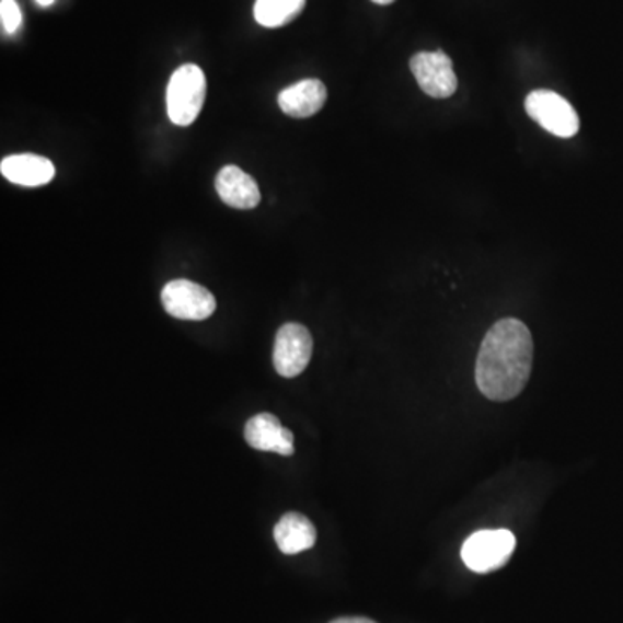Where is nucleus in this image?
Here are the masks:
<instances>
[{
    "label": "nucleus",
    "mask_w": 623,
    "mask_h": 623,
    "mask_svg": "<svg viewBox=\"0 0 623 623\" xmlns=\"http://www.w3.org/2000/svg\"><path fill=\"white\" fill-rule=\"evenodd\" d=\"M533 339L520 319H500L488 330L476 359L480 392L496 402L517 399L532 374Z\"/></svg>",
    "instance_id": "obj_1"
},
{
    "label": "nucleus",
    "mask_w": 623,
    "mask_h": 623,
    "mask_svg": "<svg viewBox=\"0 0 623 623\" xmlns=\"http://www.w3.org/2000/svg\"><path fill=\"white\" fill-rule=\"evenodd\" d=\"M207 97V77L198 65H182L170 77L166 88V112L172 124H195Z\"/></svg>",
    "instance_id": "obj_2"
},
{
    "label": "nucleus",
    "mask_w": 623,
    "mask_h": 623,
    "mask_svg": "<svg viewBox=\"0 0 623 623\" xmlns=\"http://www.w3.org/2000/svg\"><path fill=\"white\" fill-rule=\"evenodd\" d=\"M517 539L509 530H480L464 542L461 557L475 574H491L508 565Z\"/></svg>",
    "instance_id": "obj_3"
},
{
    "label": "nucleus",
    "mask_w": 623,
    "mask_h": 623,
    "mask_svg": "<svg viewBox=\"0 0 623 623\" xmlns=\"http://www.w3.org/2000/svg\"><path fill=\"white\" fill-rule=\"evenodd\" d=\"M524 109L535 124L553 136L570 139L580 130V118L575 107L556 92L545 89L530 92L524 100Z\"/></svg>",
    "instance_id": "obj_4"
},
{
    "label": "nucleus",
    "mask_w": 623,
    "mask_h": 623,
    "mask_svg": "<svg viewBox=\"0 0 623 623\" xmlns=\"http://www.w3.org/2000/svg\"><path fill=\"white\" fill-rule=\"evenodd\" d=\"M314 339L303 324L288 322L279 327L274 342V368L282 378H297L302 374L312 359Z\"/></svg>",
    "instance_id": "obj_5"
},
{
    "label": "nucleus",
    "mask_w": 623,
    "mask_h": 623,
    "mask_svg": "<svg viewBox=\"0 0 623 623\" xmlns=\"http://www.w3.org/2000/svg\"><path fill=\"white\" fill-rule=\"evenodd\" d=\"M166 314L181 321H205L217 310V300L205 286L175 279L161 291Z\"/></svg>",
    "instance_id": "obj_6"
},
{
    "label": "nucleus",
    "mask_w": 623,
    "mask_h": 623,
    "mask_svg": "<svg viewBox=\"0 0 623 623\" xmlns=\"http://www.w3.org/2000/svg\"><path fill=\"white\" fill-rule=\"evenodd\" d=\"M409 65L419 88L429 97L447 100L458 91L454 65L443 50L417 53Z\"/></svg>",
    "instance_id": "obj_7"
},
{
    "label": "nucleus",
    "mask_w": 623,
    "mask_h": 623,
    "mask_svg": "<svg viewBox=\"0 0 623 623\" xmlns=\"http://www.w3.org/2000/svg\"><path fill=\"white\" fill-rule=\"evenodd\" d=\"M244 440L253 449L276 454H295V437L288 428L281 425L277 416L270 413L256 414L244 425Z\"/></svg>",
    "instance_id": "obj_8"
},
{
    "label": "nucleus",
    "mask_w": 623,
    "mask_h": 623,
    "mask_svg": "<svg viewBox=\"0 0 623 623\" xmlns=\"http://www.w3.org/2000/svg\"><path fill=\"white\" fill-rule=\"evenodd\" d=\"M215 187L228 207L238 210H252L261 205V189L252 175L246 174L240 166L228 165L220 170L215 178Z\"/></svg>",
    "instance_id": "obj_9"
},
{
    "label": "nucleus",
    "mask_w": 623,
    "mask_h": 623,
    "mask_svg": "<svg viewBox=\"0 0 623 623\" xmlns=\"http://www.w3.org/2000/svg\"><path fill=\"white\" fill-rule=\"evenodd\" d=\"M279 107L291 118H309L318 115L327 101V89L321 80L307 79L285 89L277 97Z\"/></svg>",
    "instance_id": "obj_10"
},
{
    "label": "nucleus",
    "mask_w": 623,
    "mask_h": 623,
    "mask_svg": "<svg viewBox=\"0 0 623 623\" xmlns=\"http://www.w3.org/2000/svg\"><path fill=\"white\" fill-rule=\"evenodd\" d=\"M0 172L18 186H46L56 175L53 161L37 154H13L0 163Z\"/></svg>",
    "instance_id": "obj_11"
},
{
    "label": "nucleus",
    "mask_w": 623,
    "mask_h": 623,
    "mask_svg": "<svg viewBox=\"0 0 623 623\" xmlns=\"http://www.w3.org/2000/svg\"><path fill=\"white\" fill-rule=\"evenodd\" d=\"M274 541L282 554L293 556L312 550L318 541V532L309 518L302 512H286L274 527Z\"/></svg>",
    "instance_id": "obj_12"
},
{
    "label": "nucleus",
    "mask_w": 623,
    "mask_h": 623,
    "mask_svg": "<svg viewBox=\"0 0 623 623\" xmlns=\"http://www.w3.org/2000/svg\"><path fill=\"white\" fill-rule=\"evenodd\" d=\"M307 0H256L253 16L265 28H281L297 20Z\"/></svg>",
    "instance_id": "obj_13"
},
{
    "label": "nucleus",
    "mask_w": 623,
    "mask_h": 623,
    "mask_svg": "<svg viewBox=\"0 0 623 623\" xmlns=\"http://www.w3.org/2000/svg\"><path fill=\"white\" fill-rule=\"evenodd\" d=\"M0 20H2V28H4L5 34H16L21 21H23L16 0H0Z\"/></svg>",
    "instance_id": "obj_14"
},
{
    "label": "nucleus",
    "mask_w": 623,
    "mask_h": 623,
    "mask_svg": "<svg viewBox=\"0 0 623 623\" xmlns=\"http://www.w3.org/2000/svg\"><path fill=\"white\" fill-rule=\"evenodd\" d=\"M330 623H378L374 620L366 619V616H342V619L333 620Z\"/></svg>",
    "instance_id": "obj_15"
},
{
    "label": "nucleus",
    "mask_w": 623,
    "mask_h": 623,
    "mask_svg": "<svg viewBox=\"0 0 623 623\" xmlns=\"http://www.w3.org/2000/svg\"><path fill=\"white\" fill-rule=\"evenodd\" d=\"M41 8H49V5L54 4V0H35Z\"/></svg>",
    "instance_id": "obj_16"
},
{
    "label": "nucleus",
    "mask_w": 623,
    "mask_h": 623,
    "mask_svg": "<svg viewBox=\"0 0 623 623\" xmlns=\"http://www.w3.org/2000/svg\"><path fill=\"white\" fill-rule=\"evenodd\" d=\"M372 2H374V4L389 5V4H393V2H395V0H372Z\"/></svg>",
    "instance_id": "obj_17"
}]
</instances>
